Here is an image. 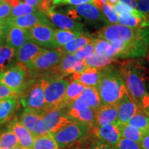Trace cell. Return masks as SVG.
Segmentation results:
<instances>
[{
	"instance_id": "6da1fadb",
	"label": "cell",
	"mask_w": 149,
	"mask_h": 149,
	"mask_svg": "<svg viewBox=\"0 0 149 149\" xmlns=\"http://www.w3.org/2000/svg\"><path fill=\"white\" fill-rule=\"evenodd\" d=\"M95 38L117 44L115 58L139 59L149 55V26L128 27L121 24H109L97 32Z\"/></svg>"
},
{
	"instance_id": "7a4b0ae2",
	"label": "cell",
	"mask_w": 149,
	"mask_h": 149,
	"mask_svg": "<svg viewBox=\"0 0 149 149\" xmlns=\"http://www.w3.org/2000/svg\"><path fill=\"white\" fill-rule=\"evenodd\" d=\"M148 69L139 61H126L120 67V73L126 90L135 104L141 108V100L147 93L149 81Z\"/></svg>"
},
{
	"instance_id": "3957f363",
	"label": "cell",
	"mask_w": 149,
	"mask_h": 149,
	"mask_svg": "<svg viewBox=\"0 0 149 149\" xmlns=\"http://www.w3.org/2000/svg\"><path fill=\"white\" fill-rule=\"evenodd\" d=\"M95 88L102 105H117L123 96L128 93L120 70L112 66L104 67Z\"/></svg>"
},
{
	"instance_id": "277c9868",
	"label": "cell",
	"mask_w": 149,
	"mask_h": 149,
	"mask_svg": "<svg viewBox=\"0 0 149 149\" xmlns=\"http://www.w3.org/2000/svg\"><path fill=\"white\" fill-rule=\"evenodd\" d=\"M91 130L93 129L84 122L72 121L51 135L59 148L67 149L83 139Z\"/></svg>"
},
{
	"instance_id": "5b68a950",
	"label": "cell",
	"mask_w": 149,
	"mask_h": 149,
	"mask_svg": "<svg viewBox=\"0 0 149 149\" xmlns=\"http://www.w3.org/2000/svg\"><path fill=\"white\" fill-rule=\"evenodd\" d=\"M72 122L68 116V107H59L48 111L41 119L35 137L54 133L63 126Z\"/></svg>"
},
{
	"instance_id": "8992f818",
	"label": "cell",
	"mask_w": 149,
	"mask_h": 149,
	"mask_svg": "<svg viewBox=\"0 0 149 149\" xmlns=\"http://www.w3.org/2000/svg\"><path fill=\"white\" fill-rule=\"evenodd\" d=\"M20 104L28 110L44 115L47 112L44 95V79L33 81L19 98Z\"/></svg>"
},
{
	"instance_id": "52a82bcc",
	"label": "cell",
	"mask_w": 149,
	"mask_h": 149,
	"mask_svg": "<svg viewBox=\"0 0 149 149\" xmlns=\"http://www.w3.org/2000/svg\"><path fill=\"white\" fill-rule=\"evenodd\" d=\"M30 77L26 67L17 63L3 72L0 84L21 95L33 81L30 79Z\"/></svg>"
},
{
	"instance_id": "ba28073f",
	"label": "cell",
	"mask_w": 149,
	"mask_h": 149,
	"mask_svg": "<svg viewBox=\"0 0 149 149\" xmlns=\"http://www.w3.org/2000/svg\"><path fill=\"white\" fill-rule=\"evenodd\" d=\"M47 111L61 106L70 81L62 78H43Z\"/></svg>"
},
{
	"instance_id": "9c48e42d",
	"label": "cell",
	"mask_w": 149,
	"mask_h": 149,
	"mask_svg": "<svg viewBox=\"0 0 149 149\" xmlns=\"http://www.w3.org/2000/svg\"><path fill=\"white\" fill-rule=\"evenodd\" d=\"M62 57L63 54L59 48L46 49L26 67L30 76H35V74L53 70L59 64Z\"/></svg>"
},
{
	"instance_id": "30bf717a",
	"label": "cell",
	"mask_w": 149,
	"mask_h": 149,
	"mask_svg": "<svg viewBox=\"0 0 149 149\" xmlns=\"http://www.w3.org/2000/svg\"><path fill=\"white\" fill-rule=\"evenodd\" d=\"M66 15L72 19H84L89 22H102L109 25V23L100 8L92 3H84L67 8Z\"/></svg>"
},
{
	"instance_id": "8fae6325",
	"label": "cell",
	"mask_w": 149,
	"mask_h": 149,
	"mask_svg": "<svg viewBox=\"0 0 149 149\" xmlns=\"http://www.w3.org/2000/svg\"><path fill=\"white\" fill-rule=\"evenodd\" d=\"M30 41L45 49L59 48L54 35V29L50 25L40 24L28 29Z\"/></svg>"
},
{
	"instance_id": "7c38bea8",
	"label": "cell",
	"mask_w": 149,
	"mask_h": 149,
	"mask_svg": "<svg viewBox=\"0 0 149 149\" xmlns=\"http://www.w3.org/2000/svg\"><path fill=\"white\" fill-rule=\"evenodd\" d=\"M54 8H51L43 13L51 20L53 25L58 27L59 29L70 31L78 35L84 34V24L79 21L72 19L66 15L56 12Z\"/></svg>"
},
{
	"instance_id": "4fadbf2b",
	"label": "cell",
	"mask_w": 149,
	"mask_h": 149,
	"mask_svg": "<svg viewBox=\"0 0 149 149\" xmlns=\"http://www.w3.org/2000/svg\"><path fill=\"white\" fill-rule=\"evenodd\" d=\"M6 22L10 26L21 28L24 29H30L40 24H46L51 26L47 17L42 11L37 10L33 13L17 17L8 18Z\"/></svg>"
},
{
	"instance_id": "5bb4252c",
	"label": "cell",
	"mask_w": 149,
	"mask_h": 149,
	"mask_svg": "<svg viewBox=\"0 0 149 149\" xmlns=\"http://www.w3.org/2000/svg\"><path fill=\"white\" fill-rule=\"evenodd\" d=\"M45 50V48H41L31 41H29L17 51L16 61L25 66H27Z\"/></svg>"
},
{
	"instance_id": "9a60e30c",
	"label": "cell",
	"mask_w": 149,
	"mask_h": 149,
	"mask_svg": "<svg viewBox=\"0 0 149 149\" xmlns=\"http://www.w3.org/2000/svg\"><path fill=\"white\" fill-rule=\"evenodd\" d=\"M117 122L124 123V124H127L130 119L135 114L139 108L128 93L123 96V97L117 104Z\"/></svg>"
},
{
	"instance_id": "2e32d148",
	"label": "cell",
	"mask_w": 149,
	"mask_h": 149,
	"mask_svg": "<svg viewBox=\"0 0 149 149\" xmlns=\"http://www.w3.org/2000/svg\"><path fill=\"white\" fill-rule=\"evenodd\" d=\"M29 41H30L29 30L10 26L6 35L5 44L7 46L17 52L19 48Z\"/></svg>"
},
{
	"instance_id": "e0dca14e",
	"label": "cell",
	"mask_w": 149,
	"mask_h": 149,
	"mask_svg": "<svg viewBox=\"0 0 149 149\" xmlns=\"http://www.w3.org/2000/svg\"><path fill=\"white\" fill-rule=\"evenodd\" d=\"M104 67L95 68V67H88L84 71L80 73L72 74V81H77L86 87L96 88L102 77V72Z\"/></svg>"
},
{
	"instance_id": "ac0fdd59",
	"label": "cell",
	"mask_w": 149,
	"mask_h": 149,
	"mask_svg": "<svg viewBox=\"0 0 149 149\" xmlns=\"http://www.w3.org/2000/svg\"><path fill=\"white\" fill-rule=\"evenodd\" d=\"M8 129L12 130L17 137L19 146L26 148L32 149L35 136L27 128L22 126L17 120H13L9 122Z\"/></svg>"
},
{
	"instance_id": "d6986e66",
	"label": "cell",
	"mask_w": 149,
	"mask_h": 149,
	"mask_svg": "<svg viewBox=\"0 0 149 149\" xmlns=\"http://www.w3.org/2000/svg\"><path fill=\"white\" fill-rule=\"evenodd\" d=\"M95 135L100 141L114 147L122 138L120 131L115 124L97 126L94 129Z\"/></svg>"
},
{
	"instance_id": "ffe728a7",
	"label": "cell",
	"mask_w": 149,
	"mask_h": 149,
	"mask_svg": "<svg viewBox=\"0 0 149 149\" xmlns=\"http://www.w3.org/2000/svg\"><path fill=\"white\" fill-rule=\"evenodd\" d=\"M19 97L0 100V125L10 121L19 109Z\"/></svg>"
},
{
	"instance_id": "44dd1931",
	"label": "cell",
	"mask_w": 149,
	"mask_h": 149,
	"mask_svg": "<svg viewBox=\"0 0 149 149\" xmlns=\"http://www.w3.org/2000/svg\"><path fill=\"white\" fill-rule=\"evenodd\" d=\"M98 126L115 124L117 120V105H102L96 112Z\"/></svg>"
},
{
	"instance_id": "7402d4cb",
	"label": "cell",
	"mask_w": 149,
	"mask_h": 149,
	"mask_svg": "<svg viewBox=\"0 0 149 149\" xmlns=\"http://www.w3.org/2000/svg\"><path fill=\"white\" fill-rule=\"evenodd\" d=\"M68 116L72 121L84 122L88 124L93 130L98 126L96 112L90 107L78 111H70L68 109Z\"/></svg>"
},
{
	"instance_id": "603a6c76",
	"label": "cell",
	"mask_w": 149,
	"mask_h": 149,
	"mask_svg": "<svg viewBox=\"0 0 149 149\" xmlns=\"http://www.w3.org/2000/svg\"><path fill=\"white\" fill-rule=\"evenodd\" d=\"M42 116L43 115L40 113L24 109V111L19 115L17 121L35 136L37 127Z\"/></svg>"
},
{
	"instance_id": "cb8c5ba5",
	"label": "cell",
	"mask_w": 149,
	"mask_h": 149,
	"mask_svg": "<svg viewBox=\"0 0 149 149\" xmlns=\"http://www.w3.org/2000/svg\"><path fill=\"white\" fill-rule=\"evenodd\" d=\"M115 126L120 131L122 138L130 139V140L140 144L144 131L128 124H124V123L117 122Z\"/></svg>"
},
{
	"instance_id": "d4e9b609",
	"label": "cell",
	"mask_w": 149,
	"mask_h": 149,
	"mask_svg": "<svg viewBox=\"0 0 149 149\" xmlns=\"http://www.w3.org/2000/svg\"><path fill=\"white\" fill-rule=\"evenodd\" d=\"M93 37L87 36L84 34L77 37L74 40L70 41V42L67 43L64 46L59 47L63 55H70V54H74L76 51L82 48L83 46L86 45L92 42Z\"/></svg>"
},
{
	"instance_id": "484cf974",
	"label": "cell",
	"mask_w": 149,
	"mask_h": 149,
	"mask_svg": "<svg viewBox=\"0 0 149 149\" xmlns=\"http://www.w3.org/2000/svg\"><path fill=\"white\" fill-rule=\"evenodd\" d=\"M16 51L6 44L0 46V70L5 72L10 67L14 66Z\"/></svg>"
},
{
	"instance_id": "4316f807",
	"label": "cell",
	"mask_w": 149,
	"mask_h": 149,
	"mask_svg": "<svg viewBox=\"0 0 149 149\" xmlns=\"http://www.w3.org/2000/svg\"><path fill=\"white\" fill-rule=\"evenodd\" d=\"M85 87L83 84L77 81H70L69 85L66 88L64 101L61 104V107H68L72 102L79 99L82 94Z\"/></svg>"
},
{
	"instance_id": "83f0119b",
	"label": "cell",
	"mask_w": 149,
	"mask_h": 149,
	"mask_svg": "<svg viewBox=\"0 0 149 149\" xmlns=\"http://www.w3.org/2000/svg\"><path fill=\"white\" fill-rule=\"evenodd\" d=\"M79 98L95 112L97 111L102 106L100 97L95 88L85 87Z\"/></svg>"
},
{
	"instance_id": "f1b7e54d",
	"label": "cell",
	"mask_w": 149,
	"mask_h": 149,
	"mask_svg": "<svg viewBox=\"0 0 149 149\" xmlns=\"http://www.w3.org/2000/svg\"><path fill=\"white\" fill-rule=\"evenodd\" d=\"M127 124L142 131L149 130V115L139 107L135 114L130 119Z\"/></svg>"
},
{
	"instance_id": "f546056e",
	"label": "cell",
	"mask_w": 149,
	"mask_h": 149,
	"mask_svg": "<svg viewBox=\"0 0 149 149\" xmlns=\"http://www.w3.org/2000/svg\"><path fill=\"white\" fill-rule=\"evenodd\" d=\"M118 24L132 28H145L149 26V22L146 19L129 14L120 15Z\"/></svg>"
},
{
	"instance_id": "4dcf8cb0",
	"label": "cell",
	"mask_w": 149,
	"mask_h": 149,
	"mask_svg": "<svg viewBox=\"0 0 149 149\" xmlns=\"http://www.w3.org/2000/svg\"><path fill=\"white\" fill-rule=\"evenodd\" d=\"M32 149H60L51 133L35 137Z\"/></svg>"
},
{
	"instance_id": "1f68e13d",
	"label": "cell",
	"mask_w": 149,
	"mask_h": 149,
	"mask_svg": "<svg viewBox=\"0 0 149 149\" xmlns=\"http://www.w3.org/2000/svg\"><path fill=\"white\" fill-rule=\"evenodd\" d=\"M20 146L17 137L10 130L0 133V149H10Z\"/></svg>"
},
{
	"instance_id": "d6a6232c",
	"label": "cell",
	"mask_w": 149,
	"mask_h": 149,
	"mask_svg": "<svg viewBox=\"0 0 149 149\" xmlns=\"http://www.w3.org/2000/svg\"><path fill=\"white\" fill-rule=\"evenodd\" d=\"M115 59H116L111 58V57H100L94 53L84 59V61L88 67L102 68V67H105L112 64L113 61H115Z\"/></svg>"
},
{
	"instance_id": "836d02e7",
	"label": "cell",
	"mask_w": 149,
	"mask_h": 149,
	"mask_svg": "<svg viewBox=\"0 0 149 149\" xmlns=\"http://www.w3.org/2000/svg\"><path fill=\"white\" fill-rule=\"evenodd\" d=\"M54 35L58 47L64 46L67 43L74 40L80 35H76L70 31L61 29H54Z\"/></svg>"
},
{
	"instance_id": "e575fe53",
	"label": "cell",
	"mask_w": 149,
	"mask_h": 149,
	"mask_svg": "<svg viewBox=\"0 0 149 149\" xmlns=\"http://www.w3.org/2000/svg\"><path fill=\"white\" fill-rule=\"evenodd\" d=\"M37 10H38L37 8L20 1L15 6L12 7L10 16L9 18L17 17L23 16L25 15L33 13H35Z\"/></svg>"
},
{
	"instance_id": "d590c367",
	"label": "cell",
	"mask_w": 149,
	"mask_h": 149,
	"mask_svg": "<svg viewBox=\"0 0 149 149\" xmlns=\"http://www.w3.org/2000/svg\"><path fill=\"white\" fill-rule=\"evenodd\" d=\"M93 45H94V53L100 57H107V53L111 46V43L102 39L93 37Z\"/></svg>"
},
{
	"instance_id": "8d00e7d4",
	"label": "cell",
	"mask_w": 149,
	"mask_h": 149,
	"mask_svg": "<svg viewBox=\"0 0 149 149\" xmlns=\"http://www.w3.org/2000/svg\"><path fill=\"white\" fill-rule=\"evenodd\" d=\"M100 10L103 13L104 15L107 18L109 24H118L119 16L116 10H115L114 7L108 4V3H106L102 6Z\"/></svg>"
},
{
	"instance_id": "74e56055",
	"label": "cell",
	"mask_w": 149,
	"mask_h": 149,
	"mask_svg": "<svg viewBox=\"0 0 149 149\" xmlns=\"http://www.w3.org/2000/svg\"><path fill=\"white\" fill-rule=\"evenodd\" d=\"M95 50H94V45H93V41L89 44H86V45L83 46L80 49L76 51L74 54L77 56V58L80 59V60H84L86 58L91 56L93 54H94Z\"/></svg>"
},
{
	"instance_id": "f35d334b",
	"label": "cell",
	"mask_w": 149,
	"mask_h": 149,
	"mask_svg": "<svg viewBox=\"0 0 149 149\" xmlns=\"http://www.w3.org/2000/svg\"><path fill=\"white\" fill-rule=\"evenodd\" d=\"M115 149H141L140 144L130 139L121 138L116 146H114Z\"/></svg>"
},
{
	"instance_id": "ab89813d",
	"label": "cell",
	"mask_w": 149,
	"mask_h": 149,
	"mask_svg": "<svg viewBox=\"0 0 149 149\" xmlns=\"http://www.w3.org/2000/svg\"><path fill=\"white\" fill-rule=\"evenodd\" d=\"M93 0H53V7L57 6H77L84 3H92Z\"/></svg>"
},
{
	"instance_id": "60d3db41",
	"label": "cell",
	"mask_w": 149,
	"mask_h": 149,
	"mask_svg": "<svg viewBox=\"0 0 149 149\" xmlns=\"http://www.w3.org/2000/svg\"><path fill=\"white\" fill-rule=\"evenodd\" d=\"M12 6L3 0H0V21H4L10 17Z\"/></svg>"
},
{
	"instance_id": "b9f144b4",
	"label": "cell",
	"mask_w": 149,
	"mask_h": 149,
	"mask_svg": "<svg viewBox=\"0 0 149 149\" xmlns=\"http://www.w3.org/2000/svg\"><path fill=\"white\" fill-rule=\"evenodd\" d=\"M137 9L149 22V0H137Z\"/></svg>"
},
{
	"instance_id": "7bdbcfd3",
	"label": "cell",
	"mask_w": 149,
	"mask_h": 149,
	"mask_svg": "<svg viewBox=\"0 0 149 149\" xmlns=\"http://www.w3.org/2000/svg\"><path fill=\"white\" fill-rule=\"evenodd\" d=\"M20 95L15 92L14 91L11 90L6 86L0 84V100H4V99L9 97H19Z\"/></svg>"
},
{
	"instance_id": "ee69618b",
	"label": "cell",
	"mask_w": 149,
	"mask_h": 149,
	"mask_svg": "<svg viewBox=\"0 0 149 149\" xmlns=\"http://www.w3.org/2000/svg\"><path fill=\"white\" fill-rule=\"evenodd\" d=\"M10 27V25L4 21H0V46L5 44L6 35L7 31Z\"/></svg>"
},
{
	"instance_id": "f6af8a7d",
	"label": "cell",
	"mask_w": 149,
	"mask_h": 149,
	"mask_svg": "<svg viewBox=\"0 0 149 149\" xmlns=\"http://www.w3.org/2000/svg\"><path fill=\"white\" fill-rule=\"evenodd\" d=\"M140 146L141 149H149V130L144 131Z\"/></svg>"
},
{
	"instance_id": "bcb514c9",
	"label": "cell",
	"mask_w": 149,
	"mask_h": 149,
	"mask_svg": "<svg viewBox=\"0 0 149 149\" xmlns=\"http://www.w3.org/2000/svg\"><path fill=\"white\" fill-rule=\"evenodd\" d=\"M90 149H114V148L111 145L102 142L101 141H98L95 144H93Z\"/></svg>"
},
{
	"instance_id": "7dc6e473",
	"label": "cell",
	"mask_w": 149,
	"mask_h": 149,
	"mask_svg": "<svg viewBox=\"0 0 149 149\" xmlns=\"http://www.w3.org/2000/svg\"><path fill=\"white\" fill-rule=\"evenodd\" d=\"M141 109H142L149 115V93L145 95L141 100Z\"/></svg>"
},
{
	"instance_id": "c3c4849f",
	"label": "cell",
	"mask_w": 149,
	"mask_h": 149,
	"mask_svg": "<svg viewBox=\"0 0 149 149\" xmlns=\"http://www.w3.org/2000/svg\"><path fill=\"white\" fill-rule=\"evenodd\" d=\"M21 1L26 3V4L31 6L34 7L39 10L40 5L42 4L43 0H20Z\"/></svg>"
},
{
	"instance_id": "681fc988",
	"label": "cell",
	"mask_w": 149,
	"mask_h": 149,
	"mask_svg": "<svg viewBox=\"0 0 149 149\" xmlns=\"http://www.w3.org/2000/svg\"><path fill=\"white\" fill-rule=\"evenodd\" d=\"M120 2L128 6L133 9L137 8V0H120Z\"/></svg>"
},
{
	"instance_id": "f907efd6",
	"label": "cell",
	"mask_w": 149,
	"mask_h": 149,
	"mask_svg": "<svg viewBox=\"0 0 149 149\" xmlns=\"http://www.w3.org/2000/svg\"><path fill=\"white\" fill-rule=\"evenodd\" d=\"M107 3V0H93L92 4L98 8H101L102 6Z\"/></svg>"
},
{
	"instance_id": "816d5d0a",
	"label": "cell",
	"mask_w": 149,
	"mask_h": 149,
	"mask_svg": "<svg viewBox=\"0 0 149 149\" xmlns=\"http://www.w3.org/2000/svg\"><path fill=\"white\" fill-rule=\"evenodd\" d=\"M107 2L108 4L111 5L112 6H114L115 4L120 2V0H107Z\"/></svg>"
},
{
	"instance_id": "f5cc1de1",
	"label": "cell",
	"mask_w": 149,
	"mask_h": 149,
	"mask_svg": "<svg viewBox=\"0 0 149 149\" xmlns=\"http://www.w3.org/2000/svg\"><path fill=\"white\" fill-rule=\"evenodd\" d=\"M67 149H88L86 147H74V148H67Z\"/></svg>"
},
{
	"instance_id": "db71d44e",
	"label": "cell",
	"mask_w": 149,
	"mask_h": 149,
	"mask_svg": "<svg viewBox=\"0 0 149 149\" xmlns=\"http://www.w3.org/2000/svg\"><path fill=\"white\" fill-rule=\"evenodd\" d=\"M10 149H29V148H24V147H22V146H17V147H15V148H10Z\"/></svg>"
},
{
	"instance_id": "11a10c76",
	"label": "cell",
	"mask_w": 149,
	"mask_h": 149,
	"mask_svg": "<svg viewBox=\"0 0 149 149\" xmlns=\"http://www.w3.org/2000/svg\"><path fill=\"white\" fill-rule=\"evenodd\" d=\"M2 74H3V72H1V70H0V79H1V76H2Z\"/></svg>"
},
{
	"instance_id": "9f6ffc18",
	"label": "cell",
	"mask_w": 149,
	"mask_h": 149,
	"mask_svg": "<svg viewBox=\"0 0 149 149\" xmlns=\"http://www.w3.org/2000/svg\"><path fill=\"white\" fill-rule=\"evenodd\" d=\"M113 148H114V147H113ZM114 149H115V148H114Z\"/></svg>"
}]
</instances>
